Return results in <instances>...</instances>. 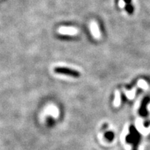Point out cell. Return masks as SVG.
I'll use <instances>...</instances> for the list:
<instances>
[{
    "instance_id": "obj_1",
    "label": "cell",
    "mask_w": 150,
    "mask_h": 150,
    "mask_svg": "<svg viewBox=\"0 0 150 150\" xmlns=\"http://www.w3.org/2000/svg\"><path fill=\"white\" fill-rule=\"evenodd\" d=\"M130 134L127 135L126 141L127 143L133 145V150H138V146L140 140V134L134 126H131L129 128Z\"/></svg>"
},
{
    "instance_id": "obj_2",
    "label": "cell",
    "mask_w": 150,
    "mask_h": 150,
    "mask_svg": "<svg viewBox=\"0 0 150 150\" xmlns=\"http://www.w3.org/2000/svg\"><path fill=\"white\" fill-rule=\"evenodd\" d=\"M54 72L57 74L68 75V76H73V77H79L80 76V73L78 71L72 70L70 68H66V67H57L54 69Z\"/></svg>"
},
{
    "instance_id": "obj_3",
    "label": "cell",
    "mask_w": 150,
    "mask_h": 150,
    "mask_svg": "<svg viewBox=\"0 0 150 150\" xmlns=\"http://www.w3.org/2000/svg\"><path fill=\"white\" fill-rule=\"evenodd\" d=\"M91 31L93 36L98 40L101 38V33L99 31V27L97 25V22L95 21H92L91 23Z\"/></svg>"
},
{
    "instance_id": "obj_4",
    "label": "cell",
    "mask_w": 150,
    "mask_h": 150,
    "mask_svg": "<svg viewBox=\"0 0 150 150\" xmlns=\"http://www.w3.org/2000/svg\"><path fill=\"white\" fill-rule=\"evenodd\" d=\"M150 99L149 97H145V98L143 99L142 100L141 106H140V110H139V113L140 115L142 116V117H145V116L147 115L148 112L147 110V105L148 103L149 102Z\"/></svg>"
},
{
    "instance_id": "obj_5",
    "label": "cell",
    "mask_w": 150,
    "mask_h": 150,
    "mask_svg": "<svg viewBox=\"0 0 150 150\" xmlns=\"http://www.w3.org/2000/svg\"><path fill=\"white\" fill-rule=\"evenodd\" d=\"M77 30L72 27H63L59 29V32L63 34L66 35H76L77 33Z\"/></svg>"
},
{
    "instance_id": "obj_6",
    "label": "cell",
    "mask_w": 150,
    "mask_h": 150,
    "mask_svg": "<svg viewBox=\"0 0 150 150\" xmlns=\"http://www.w3.org/2000/svg\"><path fill=\"white\" fill-rule=\"evenodd\" d=\"M104 136L105 138H106L108 141H112V140H113L115 135H114L113 132H112V131H108V132H106V134H105Z\"/></svg>"
},
{
    "instance_id": "obj_7",
    "label": "cell",
    "mask_w": 150,
    "mask_h": 150,
    "mask_svg": "<svg viewBox=\"0 0 150 150\" xmlns=\"http://www.w3.org/2000/svg\"><path fill=\"white\" fill-rule=\"evenodd\" d=\"M47 123L49 127H52L55 124V121L52 117H49L47 119Z\"/></svg>"
},
{
    "instance_id": "obj_8",
    "label": "cell",
    "mask_w": 150,
    "mask_h": 150,
    "mask_svg": "<svg viewBox=\"0 0 150 150\" xmlns=\"http://www.w3.org/2000/svg\"><path fill=\"white\" fill-rule=\"evenodd\" d=\"M119 6L121 8H125V1L124 0H120L119 1Z\"/></svg>"
}]
</instances>
